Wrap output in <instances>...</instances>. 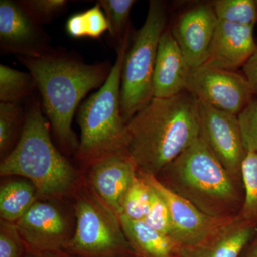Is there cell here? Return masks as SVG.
Masks as SVG:
<instances>
[{
	"mask_svg": "<svg viewBox=\"0 0 257 257\" xmlns=\"http://www.w3.org/2000/svg\"><path fill=\"white\" fill-rule=\"evenodd\" d=\"M199 100L189 92L154 97L126 124V151L138 173L156 177L198 138Z\"/></svg>",
	"mask_w": 257,
	"mask_h": 257,
	"instance_id": "cell-1",
	"label": "cell"
},
{
	"mask_svg": "<svg viewBox=\"0 0 257 257\" xmlns=\"http://www.w3.org/2000/svg\"><path fill=\"white\" fill-rule=\"evenodd\" d=\"M36 82L57 142L64 151L77 152L79 141L72 130L74 115L88 92L101 87L112 68L109 62L87 64L64 49L41 57H18Z\"/></svg>",
	"mask_w": 257,
	"mask_h": 257,
	"instance_id": "cell-2",
	"label": "cell"
},
{
	"mask_svg": "<svg viewBox=\"0 0 257 257\" xmlns=\"http://www.w3.org/2000/svg\"><path fill=\"white\" fill-rule=\"evenodd\" d=\"M155 177L166 188L212 217H235L242 208V180L225 169L200 138Z\"/></svg>",
	"mask_w": 257,
	"mask_h": 257,
	"instance_id": "cell-3",
	"label": "cell"
},
{
	"mask_svg": "<svg viewBox=\"0 0 257 257\" xmlns=\"http://www.w3.org/2000/svg\"><path fill=\"white\" fill-rule=\"evenodd\" d=\"M40 96H33L16 146L0 165L1 176H20L35 186L40 199L74 195L82 186L78 171L56 148Z\"/></svg>",
	"mask_w": 257,
	"mask_h": 257,
	"instance_id": "cell-4",
	"label": "cell"
},
{
	"mask_svg": "<svg viewBox=\"0 0 257 257\" xmlns=\"http://www.w3.org/2000/svg\"><path fill=\"white\" fill-rule=\"evenodd\" d=\"M128 32L117 48L109 77L97 92L80 106L77 121L81 135L76 157L90 166L114 152L126 150V123L121 113V70L127 50Z\"/></svg>",
	"mask_w": 257,
	"mask_h": 257,
	"instance_id": "cell-5",
	"label": "cell"
},
{
	"mask_svg": "<svg viewBox=\"0 0 257 257\" xmlns=\"http://www.w3.org/2000/svg\"><path fill=\"white\" fill-rule=\"evenodd\" d=\"M165 3L152 0L145 23L125 54L121 79V113L126 123L155 97L153 74L157 48L166 30Z\"/></svg>",
	"mask_w": 257,
	"mask_h": 257,
	"instance_id": "cell-6",
	"label": "cell"
},
{
	"mask_svg": "<svg viewBox=\"0 0 257 257\" xmlns=\"http://www.w3.org/2000/svg\"><path fill=\"white\" fill-rule=\"evenodd\" d=\"M75 229L63 251L77 257H137L119 216L82 184L74 194Z\"/></svg>",
	"mask_w": 257,
	"mask_h": 257,
	"instance_id": "cell-7",
	"label": "cell"
},
{
	"mask_svg": "<svg viewBox=\"0 0 257 257\" xmlns=\"http://www.w3.org/2000/svg\"><path fill=\"white\" fill-rule=\"evenodd\" d=\"M57 200L39 199L15 222L28 250L63 251L72 239L75 222Z\"/></svg>",
	"mask_w": 257,
	"mask_h": 257,
	"instance_id": "cell-8",
	"label": "cell"
},
{
	"mask_svg": "<svg viewBox=\"0 0 257 257\" xmlns=\"http://www.w3.org/2000/svg\"><path fill=\"white\" fill-rule=\"evenodd\" d=\"M188 91L216 109L237 115L252 101V88L243 74L201 66L192 69Z\"/></svg>",
	"mask_w": 257,
	"mask_h": 257,
	"instance_id": "cell-9",
	"label": "cell"
},
{
	"mask_svg": "<svg viewBox=\"0 0 257 257\" xmlns=\"http://www.w3.org/2000/svg\"><path fill=\"white\" fill-rule=\"evenodd\" d=\"M199 138L231 175L242 180L241 168L246 151L237 115L219 110L199 100Z\"/></svg>",
	"mask_w": 257,
	"mask_h": 257,
	"instance_id": "cell-10",
	"label": "cell"
},
{
	"mask_svg": "<svg viewBox=\"0 0 257 257\" xmlns=\"http://www.w3.org/2000/svg\"><path fill=\"white\" fill-rule=\"evenodd\" d=\"M50 37L18 1H0V51L2 55L41 57L52 53Z\"/></svg>",
	"mask_w": 257,
	"mask_h": 257,
	"instance_id": "cell-11",
	"label": "cell"
},
{
	"mask_svg": "<svg viewBox=\"0 0 257 257\" xmlns=\"http://www.w3.org/2000/svg\"><path fill=\"white\" fill-rule=\"evenodd\" d=\"M138 174L163 198L170 211L171 238L182 246H195L202 242L231 219L207 215L188 201L166 188L156 177Z\"/></svg>",
	"mask_w": 257,
	"mask_h": 257,
	"instance_id": "cell-12",
	"label": "cell"
},
{
	"mask_svg": "<svg viewBox=\"0 0 257 257\" xmlns=\"http://www.w3.org/2000/svg\"><path fill=\"white\" fill-rule=\"evenodd\" d=\"M138 174L135 162L123 150L89 166L86 184L101 202L120 216L125 195Z\"/></svg>",
	"mask_w": 257,
	"mask_h": 257,
	"instance_id": "cell-13",
	"label": "cell"
},
{
	"mask_svg": "<svg viewBox=\"0 0 257 257\" xmlns=\"http://www.w3.org/2000/svg\"><path fill=\"white\" fill-rule=\"evenodd\" d=\"M218 21L212 4L202 3L182 13L170 30L193 69L205 63Z\"/></svg>",
	"mask_w": 257,
	"mask_h": 257,
	"instance_id": "cell-14",
	"label": "cell"
},
{
	"mask_svg": "<svg viewBox=\"0 0 257 257\" xmlns=\"http://www.w3.org/2000/svg\"><path fill=\"white\" fill-rule=\"evenodd\" d=\"M253 28L219 20L202 66L231 71L243 67L257 50Z\"/></svg>",
	"mask_w": 257,
	"mask_h": 257,
	"instance_id": "cell-15",
	"label": "cell"
},
{
	"mask_svg": "<svg viewBox=\"0 0 257 257\" xmlns=\"http://www.w3.org/2000/svg\"><path fill=\"white\" fill-rule=\"evenodd\" d=\"M192 68L169 29L162 33L153 74L155 98L173 97L188 91Z\"/></svg>",
	"mask_w": 257,
	"mask_h": 257,
	"instance_id": "cell-16",
	"label": "cell"
},
{
	"mask_svg": "<svg viewBox=\"0 0 257 257\" xmlns=\"http://www.w3.org/2000/svg\"><path fill=\"white\" fill-rule=\"evenodd\" d=\"M257 234V224L238 215L195 246H181L178 257H240Z\"/></svg>",
	"mask_w": 257,
	"mask_h": 257,
	"instance_id": "cell-17",
	"label": "cell"
},
{
	"mask_svg": "<svg viewBox=\"0 0 257 257\" xmlns=\"http://www.w3.org/2000/svg\"><path fill=\"white\" fill-rule=\"evenodd\" d=\"M120 222L125 236L137 257H178L181 245L162 234L145 221L134 220L121 214Z\"/></svg>",
	"mask_w": 257,
	"mask_h": 257,
	"instance_id": "cell-18",
	"label": "cell"
},
{
	"mask_svg": "<svg viewBox=\"0 0 257 257\" xmlns=\"http://www.w3.org/2000/svg\"><path fill=\"white\" fill-rule=\"evenodd\" d=\"M40 199L35 186L28 179H14L0 189L1 219L17 222Z\"/></svg>",
	"mask_w": 257,
	"mask_h": 257,
	"instance_id": "cell-19",
	"label": "cell"
},
{
	"mask_svg": "<svg viewBox=\"0 0 257 257\" xmlns=\"http://www.w3.org/2000/svg\"><path fill=\"white\" fill-rule=\"evenodd\" d=\"M36 89V82L30 72L0 65V102L20 103Z\"/></svg>",
	"mask_w": 257,
	"mask_h": 257,
	"instance_id": "cell-20",
	"label": "cell"
},
{
	"mask_svg": "<svg viewBox=\"0 0 257 257\" xmlns=\"http://www.w3.org/2000/svg\"><path fill=\"white\" fill-rule=\"evenodd\" d=\"M65 30L73 38H99L109 31V23L99 2L82 13L72 15L66 23Z\"/></svg>",
	"mask_w": 257,
	"mask_h": 257,
	"instance_id": "cell-21",
	"label": "cell"
},
{
	"mask_svg": "<svg viewBox=\"0 0 257 257\" xmlns=\"http://www.w3.org/2000/svg\"><path fill=\"white\" fill-rule=\"evenodd\" d=\"M25 119V112L20 102H0V154L3 160L18 143Z\"/></svg>",
	"mask_w": 257,
	"mask_h": 257,
	"instance_id": "cell-22",
	"label": "cell"
},
{
	"mask_svg": "<svg viewBox=\"0 0 257 257\" xmlns=\"http://www.w3.org/2000/svg\"><path fill=\"white\" fill-rule=\"evenodd\" d=\"M244 199L239 216L257 224V153L246 152L241 168Z\"/></svg>",
	"mask_w": 257,
	"mask_h": 257,
	"instance_id": "cell-23",
	"label": "cell"
},
{
	"mask_svg": "<svg viewBox=\"0 0 257 257\" xmlns=\"http://www.w3.org/2000/svg\"><path fill=\"white\" fill-rule=\"evenodd\" d=\"M211 4L218 20L249 26L257 23L254 0H216Z\"/></svg>",
	"mask_w": 257,
	"mask_h": 257,
	"instance_id": "cell-24",
	"label": "cell"
},
{
	"mask_svg": "<svg viewBox=\"0 0 257 257\" xmlns=\"http://www.w3.org/2000/svg\"><path fill=\"white\" fill-rule=\"evenodd\" d=\"M101 8L105 12L109 23V32L113 40L119 46L128 33V24L132 8L136 3L135 0H100Z\"/></svg>",
	"mask_w": 257,
	"mask_h": 257,
	"instance_id": "cell-25",
	"label": "cell"
},
{
	"mask_svg": "<svg viewBox=\"0 0 257 257\" xmlns=\"http://www.w3.org/2000/svg\"><path fill=\"white\" fill-rule=\"evenodd\" d=\"M151 190V187L138 174L124 198L121 214L134 220H145L150 205Z\"/></svg>",
	"mask_w": 257,
	"mask_h": 257,
	"instance_id": "cell-26",
	"label": "cell"
},
{
	"mask_svg": "<svg viewBox=\"0 0 257 257\" xmlns=\"http://www.w3.org/2000/svg\"><path fill=\"white\" fill-rule=\"evenodd\" d=\"M24 11L39 25L50 23L67 8L65 0H21L18 1Z\"/></svg>",
	"mask_w": 257,
	"mask_h": 257,
	"instance_id": "cell-27",
	"label": "cell"
},
{
	"mask_svg": "<svg viewBox=\"0 0 257 257\" xmlns=\"http://www.w3.org/2000/svg\"><path fill=\"white\" fill-rule=\"evenodd\" d=\"M151 189L150 205L144 221L162 234L171 238L172 226L168 207L160 194L152 187Z\"/></svg>",
	"mask_w": 257,
	"mask_h": 257,
	"instance_id": "cell-28",
	"label": "cell"
},
{
	"mask_svg": "<svg viewBox=\"0 0 257 257\" xmlns=\"http://www.w3.org/2000/svg\"><path fill=\"white\" fill-rule=\"evenodd\" d=\"M28 248L15 223L0 221V257H25Z\"/></svg>",
	"mask_w": 257,
	"mask_h": 257,
	"instance_id": "cell-29",
	"label": "cell"
},
{
	"mask_svg": "<svg viewBox=\"0 0 257 257\" xmlns=\"http://www.w3.org/2000/svg\"><path fill=\"white\" fill-rule=\"evenodd\" d=\"M237 116L245 150L257 153V100L252 99Z\"/></svg>",
	"mask_w": 257,
	"mask_h": 257,
	"instance_id": "cell-30",
	"label": "cell"
},
{
	"mask_svg": "<svg viewBox=\"0 0 257 257\" xmlns=\"http://www.w3.org/2000/svg\"><path fill=\"white\" fill-rule=\"evenodd\" d=\"M243 75L248 79L253 92L257 94V50L243 67Z\"/></svg>",
	"mask_w": 257,
	"mask_h": 257,
	"instance_id": "cell-31",
	"label": "cell"
},
{
	"mask_svg": "<svg viewBox=\"0 0 257 257\" xmlns=\"http://www.w3.org/2000/svg\"><path fill=\"white\" fill-rule=\"evenodd\" d=\"M25 257H77L65 251H38L33 250L27 251Z\"/></svg>",
	"mask_w": 257,
	"mask_h": 257,
	"instance_id": "cell-32",
	"label": "cell"
},
{
	"mask_svg": "<svg viewBox=\"0 0 257 257\" xmlns=\"http://www.w3.org/2000/svg\"><path fill=\"white\" fill-rule=\"evenodd\" d=\"M240 257H257V234L248 243Z\"/></svg>",
	"mask_w": 257,
	"mask_h": 257,
	"instance_id": "cell-33",
	"label": "cell"
},
{
	"mask_svg": "<svg viewBox=\"0 0 257 257\" xmlns=\"http://www.w3.org/2000/svg\"><path fill=\"white\" fill-rule=\"evenodd\" d=\"M255 1H256V8H257V0H255Z\"/></svg>",
	"mask_w": 257,
	"mask_h": 257,
	"instance_id": "cell-34",
	"label": "cell"
}]
</instances>
